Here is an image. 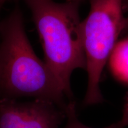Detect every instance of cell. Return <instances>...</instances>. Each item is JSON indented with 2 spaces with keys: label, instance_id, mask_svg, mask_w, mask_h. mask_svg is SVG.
<instances>
[{
  "label": "cell",
  "instance_id": "9",
  "mask_svg": "<svg viewBox=\"0 0 128 128\" xmlns=\"http://www.w3.org/2000/svg\"><path fill=\"white\" fill-rule=\"evenodd\" d=\"M66 1H70V2H78L80 3L81 1H82L83 0H66Z\"/></svg>",
  "mask_w": 128,
  "mask_h": 128
},
{
  "label": "cell",
  "instance_id": "1",
  "mask_svg": "<svg viewBox=\"0 0 128 128\" xmlns=\"http://www.w3.org/2000/svg\"><path fill=\"white\" fill-rule=\"evenodd\" d=\"M3 28L0 49V98L33 97L52 102L66 112L69 101L60 82L35 55L16 8Z\"/></svg>",
  "mask_w": 128,
  "mask_h": 128
},
{
  "label": "cell",
  "instance_id": "2",
  "mask_svg": "<svg viewBox=\"0 0 128 128\" xmlns=\"http://www.w3.org/2000/svg\"><path fill=\"white\" fill-rule=\"evenodd\" d=\"M32 12L44 53L45 63L60 82L69 102L74 100L71 76L86 70L80 3L24 0Z\"/></svg>",
  "mask_w": 128,
  "mask_h": 128
},
{
  "label": "cell",
  "instance_id": "6",
  "mask_svg": "<svg viewBox=\"0 0 128 128\" xmlns=\"http://www.w3.org/2000/svg\"><path fill=\"white\" fill-rule=\"evenodd\" d=\"M66 124L64 128H92L85 125L78 119L76 113V104L74 101L70 102L66 110ZM105 128H118L114 124Z\"/></svg>",
  "mask_w": 128,
  "mask_h": 128
},
{
  "label": "cell",
  "instance_id": "4",
  "mask_svg": "<svg viewBox=\"0 0 128 128\" xmlns=\"http://www.w3.org/2000/svg\"><path fill=\"white\" fill-rule=\"evenodd\" d=\"M66 112L49 101L0 98V128H59Z\"/></svg>",
  "mask_w": 128,
  "mask_h": 128
},
{
  "label": "cell",
  "instance_id": "5",
  "mask_svg": "<svg viewBox=\"0 0 128 128\" xmlns=\"http://www.w3.org/2000/svg\"><path fill=\"white\" fill-rule=\"evenodd\" d=\"M109 64L115 77L128 84V38L117 43L109 58Z\"/></svg>",
  "mask_w": 128,
  "mask_h": 128
},
{
  "label": "cell",
  "instance_id": "8",
  "mask_svg": "<svg viewBox=\"0 0 128 128\" xmlns=\"http://www.w3.org/2000/svg\"><path fill=\"white\" fill-rule=\"evenodd\" d=\"M123 7L124 9L128 11V0H122ZM128 30V15L126 17H124V24H123V32L126 31Z\"/></svg>",
  "mask_w": 128,
  "mask_h": 128
},
{
  "label": "cell",
  "instance_id": "3",
  "mask_svg": "<svg viewBox=\"0 0 128 128\" xmlns=\"http://www.w3.org/2000/svg\"><path fill=\"white\" fill-rule=\"evenodd\" d=\"M88 15L82 22L88 86L83 105L103 102L100 81L104 67L123 32L122 0H90Z\"/></svg>",
  "mask_w": 128,
  "mask_h": 128
},
{
  "label": "cell",
  "instance_id": "7",
  "mask_svg": "<svg viewBox=\"0 0 128 128\" xmlns=\"http://www.w3.org/2000/svg\"><path fill=\"white\" fill-rule=\"evenodd\" d=\"M114 124L118 128H124L128 126V94L125 98L122 117L118 122L115 123Z\"/></svg>",
  "mask_w": 128,
  "mask_h": 128
}]
</instances>
